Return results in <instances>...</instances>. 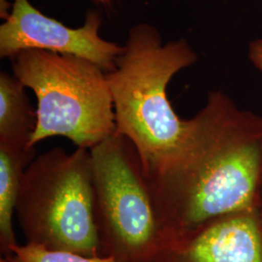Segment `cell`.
<instances>
[{
    "mask_svg": "<svg viewBox=\"0 0 262 262\" xmlns=\"http://www.w3.org/2000/svg\"><path fill=\"white\" fill-rule=\"evenodd\" d=\"M262 172V116L221 91L187 120L178 148L148 175L171 243L208 222L256 207Z\"/></svg>",
    "mask_w": 262,
    "mask_h": 262,
    "instance_id": "6da1fadb",
    "label": "cell"
},
{
    "mask_svg": "<svg viewBox=\"0 0 262 262\" xmlns=\"http://www.w3.org/2000/svg\"><path fill=\"white\" fill-rule=\"evenodd\" d=\"M197 60L187 40L163 43L157 28L140 23L129 29L116 68L106 73L117 132L133 144L147 175L168 159L185 135L187 120L174 111L167 88Z\"/></svg>",
    "mask_w": 262,
    "mask_h": 262,
    "instance_id": "7a4b0ae2",
    "label": "cell"
},
{
    "mask_svg": "<svg viewBox=\"0 0 262 262\" xmlns=\"http://www.w3.org/2000/svg\"><path fill=\"white\" fill-rule=\"evenodd\" d=\"M27 244L100 257L90 150L56 147L25 170L16 207Z\"/></svg>",
    "mask_w": 262,
    "mask_h": 262,
    "instance_id": "3957f363",
    "label": "cell"
},
{
    "mask_svg": "<svg viewBox=\"0 0 262 262\" xmlns=\"http://www.w3.org/2000/svg\"><path fill=\"white\" fill-rule=\"evenodd\" d=\"M100 257L159 262L171 240L133 144L116 132L90 150Z\"/></svg>",
    "mask_w": 262,
    "mask_h": 262,
    "instance_id": "277c9868",
    "label": "cell"
},
{
    "mask_svg": "<svg viewBox=\"0 0 262 262\" xmlns=\"http://www.w3.org/2000/svg\"><path fill=\"white\" fill-rule=\"evenodd\" d=\"M13 72L37 98L30 148L62 136L91 150L117 132L112 95L103 70L79 56L27 50L12 58Z\"/></svg>",
    "mask_w": 262,
    "mask_h": 262,
    "instance_id": "5b68a950",
    "label": "cell"
},
{
    "mask_svg": "<svg viewBox=\"0 0 262 262\" xmlns=\"http://www.w3.org/2000/svg\"><path fill=\"white\" fill-rule=\"evenodd\" d=\"M101 17L91 10L84 26L72 28L49 18L29 0H13L9 15L0 26V56L13 58L27 50L79 56L112 72L123 46L100 36Z\"/></svg>",
    "mask_w": 262,
    "mask_h": 262,
    "instance_id": "8992f818",
    "label": "cell"
},
{
    "mask_svg": "<svg viewBox=\"0 0 262 262\" xmlns=\"http://www.w3.org/2000/svg\"><path fill=\"white\" fill-rule=\"evenodd\" d=\"M159 262H262L256 207L221 215L173 241Z\"/></svg>",
    "mask_w": 262,
    "mask_h": 262,
    "instance_id": "52a82bcc",
    "label": "cell"
},
{
    "mask_svg": "<svg viewBox=\"0 0 262 262\" xmlns=\"http://www.w3.org/2000/svg\"><path fill=\"white\" fill-rule=\"evenodd\" d=\"M26 86L15 75L0 74V145L30 150L37 124V113L26 94Z\"/></svg>",
    "mask_w": 262,
    "mask_h": 262,
    "instance_id": "ba28073f",
    "label": "cell"
},
{
    "mask_svg": "<svg viewBox=\"0 0 262 262\" xmlns=\"http://www.w3.org/2000/svg\"><path fill=\"white\" fill-rule=\"evenodd\" d=\"M34 155L35 149L19 150L0 145V251L4 256H9L12 248L18 244L13 215L24 172Z\"/></svg>",
    "mask_w": 262,
    "mask_h": 262,
    "instance_id": "9c48e42d",
    "label": "cell"
},
{
    "mask_svg": "<svg viewBox=\"0 0 262 262\" xmlns=\"http://www.w3.org/2000/svg\"><path fill=\"white\" fill-rule=\"evenodd\" d=\"M11 262H116L108 257H89L77 253L53 251L34 244L15 245L9 256Z\"/></svg>",
    "mask_w": 262,
    "mask_h": 262,
    "instance_id": "30bf717a",
    "label": "cell"
},
{
    "mask_svg": "<svg viewBox=\"0 0 262 262\" xmlns=\"http://www.w3.org/2000/svg\"><path fill=\"white\" fill-rule=\"evenodd\" d=\"M248 56L251 63L262 73V38L255 39L250 43Z\"/></svg>",
    "mask_w": 262,
    "mask_h": 262,
    "instance_id": "8fae6325",
    "label": "cell"
},
{
    "mask_svg": "<svg viewBox=\"0 0 262 262\" xmlns=\"http://www.w3.org/2000/svg\"><path fill=\"white\" fill-rule=\"evenodd\" d=\"M256 210L258 214V219L262 229V172L260 181H259V186H258V190H257V197H256Z\"/></svg>",
    "mask_w": 262,
    "mask_h": 262,
    "instance_id": "7c38bea8",
    "label": "cell"
},
{
    "mask_svg": "<svg viewBox=\"0 0 262 262\" xmlns=\"http://www.w3.org/2000/svg\"><path fill=\"white\" fill-rule=\"evenodd\" d=\"M0 262H11L9 260V258L8 257H6V256H4V257H1V259H0Z\"/></svg>",
    "mask_w": 262,
    "mask_h": 262,
    "instance_id": "4fadbf2b",
    "label": "cell"
},
{
    "mask_svg": "<svg viewBox=\"0 0 262 262\" xmlns=\"http://www.w3.org/2000/svg\"><path fill=\"white\" fill-rule=\"evenodd\" d=\"M97 1H100V2H102V3H107V2H109V1H111V0H97Z\"/></svg>",
    "mask_w": 262,
    "mask_h": 262,
    "instance_id": "5bb4252c",
    "label": "cell"
}]
</instances>
